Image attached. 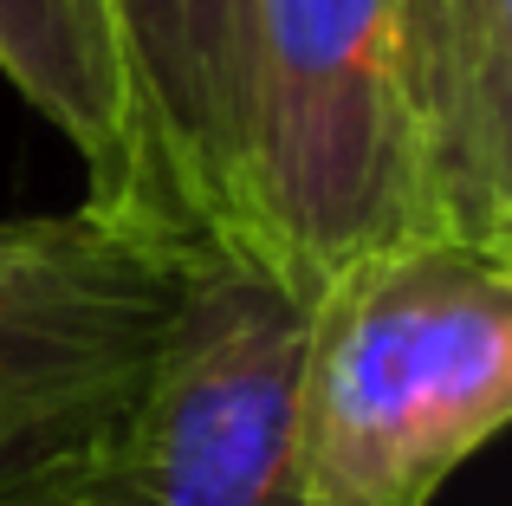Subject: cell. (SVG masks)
<instances>
[{
	"label": "cell",
	"instance_id": "1",
	"mask_svg": "<svg viewBox=\"0 0 512 506\" xmlns=\"http://www.w3.org/2000/svg\"><path fill=\"white\" fill-rule=\"evenodd\" d=\"M512 416V260L402 234L305 305L299 506H435Z\"/></svg>",
	"mask_w": 512,
	"mask_h": 506
},
{
	"label": "cell",
	"instance_id": "2",
	"mask_svg": "<svg viewBox=\"0 0 512 506\" xmlns=\"http://www.w3.org/2000/svg\"><path fill=\"white\" fill-rule=\"evenodd\" d=\"M409 234L396 0H253L240 253L305 305Z\"/></svg>",
	"mask_w": 512,
	"mask_h": 506
},
{
	"label": "cell",
	"instance_id": "3",
	"mask_svg": "<svg viewBox=\"0 0 512 506\" xmlns=\"http://www.w3.org/2000/svg\"><path fill=\"white\" fill-rule=\"evenodd\" d=\"M299 351V292L240 247H201L111 435V506H299Z\"/></svg>",
	"mask_w": 512,
	"mask_h": 506
},
{
	"label": "cell",
	"instance_id": "4",
	"mask_svg": "<svg viewBox=\"0 0 512 506\" xmlns=\"http://www.w3.org/2000/svg\"><path fill=\"white\" fill-rule=\"evenodd\" d=\"M188 260L91 202L0 221V481L130 409Z\"/></svg>",
	"mask_w": 512,
	"mask_h": 506
},
{
	"label": "cell",
	"instance_id": "5",
	"mask_svg": "<svg viewBox=\"0 0 512 506\" xmlns=\"http://www.w3.org/2000/svg\"><path fill=\"white\" fill-rule=\"evenodd\" d=\"M98 13L130 143L117 221L182 253L240 247L253 0H98Z\"/></svg>",
	"mask_w": 512,
	"mask_h": 506
},
{
	"label": "cell",
	"instance_id": "6",
	"mask_svg": "<svg viewBox=\"0 0 512 506\" xmlns=\"http://www.w3.org/2000/svg\"><path fill=\"white\" fill-rule=\"evenodd\" d=\"M409 234L512 260V0H396Z\"/></svg>",
	"mask_w": 512,
	"mask_h": 506
},
{
	"label": "cell",
	"instance_id": "7",
	"mask_svg": "<svg viewBox=\"0 0 512 506\" xmlns=\"http://www.w3.org/2000/svg\"><path fill=\"white\" fill-rule=\"evenodd\" d=\"M0 78L78 150L85 202L117 215L130 143L98 0H0Z\"/></svg>",
	"mask_w": 512,
	"mask_h": 506
},
{
	"label": "cell",
	"instance_id": "8",
	"mask_svg": "<svg viewBox=\"0 0 512 506\" xmlns=\"http://www.w3.org/2000/svg\"><path fill=\"white\" fill-rule=\"evenodd\" d=\"M117 422L104 435H91V442L59 448V455L20 468L13 481H0V506H111V435H117Z\"/></svg>",
	"mask_w": 512,
	"mask_h": 506
}]
</instances>
